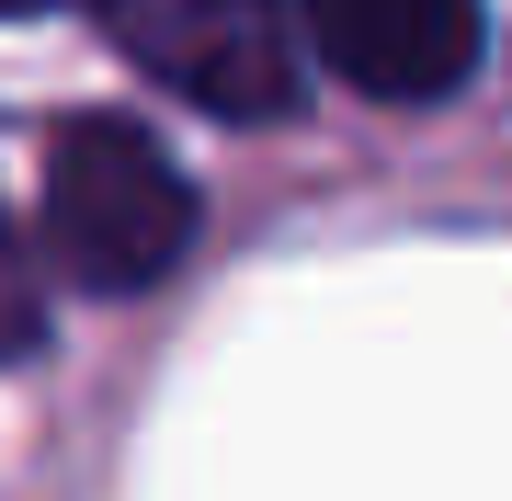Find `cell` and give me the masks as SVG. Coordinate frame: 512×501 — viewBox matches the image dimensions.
Here are the masks:
<instances>
[{
    "instance_id": "cell-5",
    "label": "cell",
    "mask_w": 512,
    "mask_h": 501,
    "mask_svg": "<svg viewBox=\"0 0 512 501\" xmlns=\"http://www.w3.org/2000/svg\"><path fill=\"white\" fill-rule=\"evenodd\" d=\"M0 12H103V0H0Z\"/></svg>"
},
{
    "instance_id": "cell-2",
    "label": "cell",
    "mask_w": 512,
    "mask_h": 501,
    "mask_svg": "<svg viewBox=\"0 0 512 501\" xmlns=\"http://www.w3.org/2000/svg\"><path fill=\"white\" fill-rule=\"evenodd\" d=\"M103 35L160 92L228 114V126H274L308 92V46H296L285 0H103Z\"/></svg>"
},
{
    "instance_id": "cell-3",
    "label": "cell",
    "mask_w": 512,
    "mask_h": 501,
    "mask_svg": "<svg viewBox=\"0 0 512 501\" xmlns=\"http://www.w3.org/2000/svg\"><path fill=\"white\" fill-rule=\"evenodd\" d=\"M296 46L365 103H444L490 57V0H308Z\"/></svg>"
},
{
    "instance_id": "cell-4",
    "label": "cell",
    "mask_w": 512,
    "mask_h": 501,
    "mask_svg": "<svg viewBox=\"0 0 512 501\" xmlns=\"http://www.w3.org/2000/svg\"><path fill=\"white\" fill-rule=\"evenodd\" d=\"M23 353H46V274L23 217H0V365H23Z\"/></svg>"
},
{
    "instance_id": "cell-1",
    "label": "cell",
    "mask_w": 512,
    "mask_h": 501,
    "mask_svg": "<svg viewBox=\"0 0 512 501\" xmlns=\"http://www.w3.org/2000/svg\"><path fill=\"white\" fill-rule=\"evenodd\" d=\"M194 171L137 114H69L46 137V251L80 297H148L194 251Z\"/></svg>"
}]
</instances>
